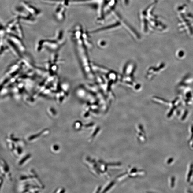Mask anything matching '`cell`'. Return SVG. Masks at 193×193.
Returning a JSON list of instances; mask_svg holds the SVG:
<instances>
[{
    "label": "cell",
    "instance_id": "obj_2",
    "mask_svg": "<svg viewBox=\"0 0 193 193\" xmlns=\"http://www.w3.org/2000/svg\"><path fill=\"white\" fill-rule=\"evenodd\" d=\"M112 13L113 15L115 17V18L120 23L124 26V28L127 30V31L130 33L131 35H132L133 37L135 38V39H138L139 35L137 34L136 32L135 31L132 27L128 24L125 20H123L121 17L120 16V15L117 13L115 11H112Z\"/></svg>",
    "mask_w": 193,
    "mask_h": 193
},
{
    "label": "cell",
    "instance_id": "obj_4",
    "mask_svg": "<svg viewBox=\"0 0 193 193\" xmlns=\"http://www.w3.org/2000/svg\"><path fill=\"white\" fill-rule=\"evenodd\" d=\"M66 7L60 3L56 8L55 10V16L57 20L59 21H62L65 18V12L66 11Z\"/></svg>",
    "mask_w": 193,
    "mask_h": 193
},
{
    "label": "cell",
    "instance_id": "obj_11",
    "mask_svg": "<svg viewBox=\"0 0 193 193\" xmlns=\"http://www.w3.org/2000/svg\"><path fill=\"white\" fill-rule=\"evenodd\" d=\"M53 148H54V149L55 150H58L59 148L58 146L56 145H55L53 146Z\"/></svg>",
    "mask_w": 193,
    "mask_h": 193
},
{
    "label": "cell",
    "instance_id": "obj_9",
    "mask_svg": "<svg viewBox=\"0 0 193 193\" xmlns=\"http://www.w3.org/2000/svg\"><path fill=\"white\" fill-rule=\"evenodd\" d=\"M30 155L29 154L27 156L25 157V158L23 159L22 160H21L20 162V165H22V164L25 162V161H26L27 160V158H28L30 157Z\"/></svg>",
    "mask_w": 193,
    "mask_h": 193
},
{
    "label": "cell",
    "instance_id": "obj_8",
    "mask_svg": "<svg viewBox=\"0 0 193 193\" xmlns=\"http://www.w3.org/2000/svg\"><path fill=\"white\" fill-rule=\"evenodd\" d=\"M46 3L49 4H55L61 3L62 0H43Z\"/></svg>",
    "mask_w": 193,
    "mask_h": 193
},
{
    "label": "cell",
    "instance_id": "obj_10",
    "mask_svg": "<svg viewBox=\"0 0 193 193\" xmlns=\"http://www.w3.org/2000/svg\"><path fill=\"white\" fill-rule=\"evenodd\" d=\"M122 2L125 6H127L128 5L129 0H122Z\"/></svg>",
    "mask_w": 193,
    "mask_h": 193
},
{
    "label": "cell",
    "instance_id": "obj_5",
    "mask_svg": "<svg viewBox=\"0 0 193 193\" xmlns=\"http://www.w3.org/2000/svg\"><path fill=\"white\" fill-rule=\"evenodd\" d=\"M117 0H109V3H107L104 7V11L106 13H109L113 11V8L115 7Z\"/></svg>",
    "mask_w": 193,
    "mask_h": 193
},
{
    "label": "cell",
    "instance_id": "obj_6",
    "mask_svg": "<svg viewBox=\"0 0 193 193\" xmlns=\"http://www.w3.org/2000/svg\"><path fill=\"white\" fill-rule=\"evenodd\" d=\"M16 31L18 34V36L20 37V38H23V34L22 29L19 22L17 23L16 24Z\"/></svg>",
    "mask_w": 193,
    "mask_h": 193
},
{
    "label": "cell",
    "instance_id": "obj_3",
    "mask_svg": "<svg viewBox=\"0 0 193 193\" xmlns=\"http://www.w3.org/2000/svg\"><path fill=\"white\" fill-rule=\"evenodd\" d=\"M21 4L29 13L33 16H37L41 13L40 10L26 2L22 1L21 2Z\"/></svg>",
    "mask_w": 193,
    "mask_h": 193
},
{
    "label": "cell",
    "instance_id": "obj_7",
    "mask_svg": "<svg viewBox=\"0 0 193 193\" xmlns=\"http://www.w3.org/2000/svg\"><path fill=\"white\" fill-rule=\"evenodd\" d=\"M63 31L62 30H59L56 33V39L58 42H61L63 39Z\"/></svg>",
    "mask_w": 193,
    "mask_h": 193
},
{
    "label": "cell",
    "instance_id": "obj_1",
    "mask_svg": "<svg viewBox=\"0 0 193 193\" xmlns=\"http://www.w3.org/2000/svg\"><path fill=\"white\" fill-rule=\"evenodd\" d=\"M71 33L73 41H75L74 42H75L80 62L84 71L89 78H92V75L89 66L87 58L83 45L84 39L82 36L83 32L81 25L79 24L76 25L73 30L71 31Z\"/></svg>",
    "mask_w": 193,
    "mask_h": 193
}]
</instances>
